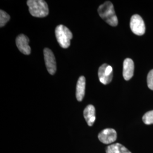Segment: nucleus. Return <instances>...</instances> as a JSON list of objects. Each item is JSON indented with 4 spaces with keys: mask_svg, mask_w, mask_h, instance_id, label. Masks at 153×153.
Returning <instances> with one entry per match:
<instances>
[{
    "mask_svg": "<svg viewBox=\"0 0 153 153\" xmlns=\"http://www.w3.org/2000/svg\"><path fill=\"white\" fill-rule=\"evenodd\" d=\"M83 116L88 126H93L95 119V108L93 105H88L83 111Z\"/></svg>",
    "mask_w": 153,
    "mask_h": 153,
    "instance_id": "obj_10",
    "label": "nucleus"
},
{
    "mask_svg": "<svg viewBox=\"0 0 153 153\" xmlns=\"http://www.w3.org/2000/svg\"><path fill=\"white\" fill-rule=\"evenodd\" d=\"M142 120L143 123L146 125L153 124V110L149 111L143 115Z\"/></svg>",
    "mask_w": 153,
    "mask_h": 153,
    "instance_id": "obj_14",
    "label": "nucleus"
},
{
    "mask_svg": "<svg viewBox=\"0 0 153 153\" xmlns=\"http://www.w3.org/2000/svg\"><path fill=\"white\" fill-rule=\"evenodd\" d=\"M106 153H131L119 143H114L106 148Z\"/></svg>",
    "mask_w": 153,
    "mask_h": 153,
    "instance_id": "obj_12",
    "label": "nucleus"
},
{
    "mask_svg": "<svg viewBox=\"0 0 153 153\" xmlns=\"http://www.w3.org/2000/svg\"><path fill=\"white\" fill-rule=\"evenodd\" d=\"M98 138L100 142L104 144H110L116 140L117 133L114 129H105L99 133Z\"/></svg>",
    "mask_w": 153,
    "mask_h": 153,
    "instance_id": "obj_7",
    "label": "nucleus"
},
{
    "mask_svg": "<svg viewBox=\"0 0 153 153\" xmlns=\"http://www.w3.org/2000/svg\"><path fill=\"white\" fill-rule=\"evenodd\" d=\"M131 31L134 34L141 36L145 33V25L141 16L138 14L131 16L130 22Z\"/></svg>",
    "mask_w": 153,
    "mask_h": 153,
    "instance_id": "obj_4",
    "label": "nucleus"
},
{
    "mask_svg": "<svg viewBox=\"0 0 153 153\" xmlns=\"http://www.w3.org/2000/svg\"><path fill=\"white\" fill-rule=\"evenodd\" d=\"M44 56L47 71L50 74H54L56 71V62L55 55L51 49L46 48L44 49Z\"/></svg>",
    "mask_w": 153,
    "mask_h": 153,
    "instance_id": "obj_6",
    "label": "nucleus"
},
{
    "mask_svg": "<svg viewBox=\"0 0 153 153\" xmlns=\"http://www.w3.org/2000/svg\"><path fill=\"white\" fill-rule=\"evenodd\" d=\"M10 16L5 11L1 10L0 11V26L4 27L10 20Z\"/></svg>",
    "mask_w": 153,
    "mask_h": 153,
    "instance_id": "obj_13",
    "label": "nucleus"
},
{
    "mask_svg": "<svg viewBox=\"0 0 153 153\" xmlns=\"http://www.w3.org/2000/svg\"><path fill=\"white\" fill-rule=\"evenodd\" d=\"M99 81L104 85H107L112 81L113 78V69L111 66L104 64L100 66L98 71Z\"/></svg>",
    "mask_w": 153,
    "mask_h": 153,
    "instance_id": "obj_5",
    "label": "nucleus"
},
{
    "mask_svg": "<svg viewBox=\"0 0 153 153\" xmlns=\"http://www.w3.org/2000/svg\"><path fill=\"white\" fill-rule=\"evenodd\" d=\"M55 35L58 43L63 48H68L71 45L73 34L71 30L65 26L60 25L55 30Z\"/></svg>",
    "mask_w": 153,
    "mask_h": 153,
    "instance_id": "obj_3",
    "label": "nucleus"
},
{
    "mask_svg": "<svg viewBox=\"0 0 153 153\" xmlns=\"http://www.w3.org/2000/svg\"><path fill=\"white\" fill-rule=\"evenodd\" d=\"M29 11L35 17L43 18L49 14L48 6L43 0H28L27 1Z\"/></svg>",
    "mask_w": 153,
    "mask_h": 153,
    "instance_id": "obj_2",
    "label": "nucleus"
},
{
    "mask_svg": "<svg viewBox=\"0 0 153 153\" xmlns=\"http://www.w3.org/2000/svg\"><path fill=\"white\" fill-rule=\"evenodd\" d=\"M29 39L23 34H21L17 36L16 40V45L18 49L25 55H30L31 48L29 45Z\"/></svg>",
    "mask_w": 153,
    "mask_h": 153,
    "instance_id": "obj_8",
    "label": "nucleus"
},
{
    "mask_svg": "<svg viewBox=\"0 0 153 153\" xmlns=\"http://www.w3.org/2000/svg\"><path fill=\"white\" fill-rule=\"evenodd\" d=\"M134 65L131 59L127 58L123 62V74L124 78L126 81L131 79L134 74Z\"/></svg>",
    "mask_w": 153,
    "mask_h": 153,
    "instance_id": "obj_9",
    "label": "nucleus"
},
{
    "mask_svg": "<svg viewBox=\"0 0 153 153\" xmlns=\"http://www.w3.org/2000/svg\"><path fill=\"white\" fill-rule=\"evenodd\" d=\"M98 12L100 16L111 26L118 25V19L115 13L114 7L110 1H106L99 6Z\"/></svg>",
    "mask_w": 153,
    "mask_h": 153,
    "instance_id": "obj_1",
    "label": "nucleus"
},
{
    "mask_svg": "<svg viewBox=\"0 0 153 153\" xmlns=\"http://www.w3.org/2000/svg\"><path fill=\"white\" fill-rule=\"evenodd\" d=\"M147 82H148V86L149 88L153 90V69L150 71L148 74Z\"/></svg>",
    "mask_w": 153,
    "mask_h": 153,
    "instance_id": "obj_15",
    "label": "nucleus"
},
{
    "mask_svg": "<svg viewBox=\"0 0 153 153\" xmlns=\"http://www.w3.org/2000/svg\"><path fill=\"white\" fill-rule=\"evenodd\" d=\"M86 79L84 76H80L76 83V98L78 101L81 102L84 98L85 93Z\"/></svg>",
    "mask_w": 153,
    "mask_h": 153,
    "instance_id": "obj_11",
    "label": "nucleus"
}]
</instances>
